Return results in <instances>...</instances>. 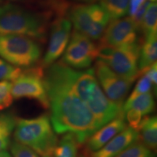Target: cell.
Here are the masks:
<instances>
[{
    "mask_svg": "<svg viewBox=\"0 0 157 157\" xmlns=\"http://www.w3.org/2000/svg\"><path fill=\"white\" fill-rule=\"evenodd\" d=\"M69 70V66L59 61L48 67L44 74L50 119L55 132L72 133L78 143L83 144L102 127L72 89Z\"/></svg>",
    "mask_w": 157,
    "mask_h": 157,
    "instance_id": "1",
    "label": "cell"
},
{
    "mask_svg": "<svg viewBox=\"0 0 157 157\" xmlns=\"http://www.w3.org/2000/svg\"><path fill=\"white\" fill-rule=\"evenodd\" d=\"M72 89L90 110L101 127L124 113L121 107L108 98L98 82L94 68L77 71L70 67Z\"/></svg>",
    "mask_w": 157,
    "mask_h": 157,
    "instance_id": "2",
    "label": "cell"
},
{
    "mask_svg": "<svg viewBox=\"0 0 157 157\" xmlns=\"http://www.w3.org/2000/svg\"><path fill=\"white\" fill-rule=\"evenodd\" d=\"M47 15L33 13L11 2L0 5V34H17L44 42L49 27Z\"/></svg>",
    "mask_w": 157,
    "mask_h": 157,
    "instance_id": "3",
    "label": "cell"
},
{
    "mask_svg": "<svg viewBox=\"0 0 157 157\" xmlns=\"http://www.w3.org/2000/svg\"><path fill=\"white\" fill-rule=\"evenodd\" d=\"M14 129L15 141L30 147L39 156L52 155L58 140L48 114L32 119L16 118Z\"/></svg>",
    "mask_w": 157,
    "mask_h": 157,
    "instance_id": "4",
    "label": "cell"
},
{
    "mask_svg": "<svg viewBox=\"0 0 157 157\" xmlns=\"http://www.w3.org/2000/svg\"><path fill=\"white\" fill-rule=\"evenodd\" d=\"M42 53V48L35 39L23 35L0 34V57L16 67L34 66Z\"/></svg>",
    "mask_w": 157,
    "mask_h": 157,
    "instance_id": "5",
    "label": "cell"
},
{
    "mask_svg": "<svg viewBox=\"0 0 157 157\" xmlns=\"http://www.w3.org/2000/svg\"><path fill=\"white\" fill-rule=\"evenodd\" d=\"M98 60L107 65L118 75L132 82L140 76L139 42L117 48L98 46Z\"/></svg>",
    "mask_w": 157,
    "mask_h": 157,
    "instance_id": "6",
    "label": "cell"
},
{
    "mask_svg": "<svg viewBox=\"0 0 157 157\" xmlns=\"http://www.w3.org/2000/svg\"><path fill=\"white\" fill-rule=\"evenodd\" d=\"M68 15L75 30L94 40L101 38L110 21L106 12L97 4L74 5Z\"/></svg>",
    "mask_w": 157,
    "mask_h": 157,
    "instance_id": "7",
    "label": "cell"
},
{
    "mask_svg": "<svg viewBox=\"0 0 157 157\" xmlns=\"http://www.w3.org/2000/svg\"><path fill=\"white\" fill-rule=\"evenodd\" d=\"M44 77V68L42 66H32L22 71L21 75L12 83L11 95L13 98L34 99L43 109H49L50 103Z\"/></svg>",
    "mask_w": 157,
    "mask_h": 157,
    "instance_id": "8",
    "label": "cell"
},
{
    "mask_svg": "<svg viewBox=\"0 0 157 157\" xmlns=\"http://www.w3.org/2000/svg\"><path fill=\"white\" fill-rule=\"evenodd\" d=\"M98 49L91 39L74 29L61 61L74 69L88 68L98 58Z\"/></svg>",
    "mask_w": 157,
    "mask_h": 157,
    "instance_id": "9",
    "label": "cell"
},
{
    "mask_svg": "<svg viewBox=\"0 0 157 157\" xmlns=\"http://www.w3.org/2000/svg\"><path fill=\"white\" fill-rule=\"evenodd\" d=\"M94 70L103 93L110 101L122 108L133 82L118 75L100 60L95 62Z\"/></svg>",
    "mask_w": 157,
    "mask_h": 157,
    "instance_id": "10",
    "label": "cell"
},
{
    "mask_svg": "<svg viewBox=\"0 0 157 157\" xmlns=\"http://www.w3.org/2000/svg\"><path fill=\"white\" fill-rule=\"evenodd\" d=\"M138 29V25L132 17L112 21L104 31L99 46L117 48L137 43Z\"/></svg>",
    "mask_w": 157,
    "mask_h": 157,
    "instance_id": "11",
    "label": "cell"
},
{
    "mask_svg": "<svg viewBox=\"0 0 157 157\" xmlns=\"http://www.w3.org/2000/svg\"><path fill=\"white\" fill-rule=\"evenodd\" d=\"M71 27L70 20L63 16H59L52 23L50 43L41 65L43 68L49 67L63 54L69 42Z\"/></svg>",
    "mask_w": 157,
    "mask_h": 157,
    "instance_id": "12",
    "label": "cell"
},
{
    "mask_svg": "<svg viewBox=\"0 0 157 157\" xmlns=\"http://www.w3.org/2000/svg\"><path fill=\"white\" fill-rule=\"evenodd\" d=\"M127 127L124 114L121 113L103 125L86 141V151L89 154L97 151Z\"/></svg>",
    "mask_w": 157,
    "mask_h": 157,
    "instance_id": "13",
    "label": "cell"
},
{
    "mask_svg": "<svg viewBox=\"0 0 157 157\" xmlns=\"http://www.w3.org/2000/svg\"><path fill=\"white\" fill-rule=\"evenodd\" d=\"M140 140L139 133L129 127L121 131L97 151L91 153L90 157H116L129 146Z\"/></svg>",
    "mask_w": 157,
    "mask_h": 157,
    "instance_id": "14",
    "label": "cell"
},
{
    "mask_svg": "<svg viewBox=\"0 0 157 157\" xmlns=\"http://www.w3.org/2000/svg\"><path fill=\"white\" fill-rule=\"evenodd\" d=\"M155 103L154 95L151 93L144 94H132L124 103L121 111L124 113L129 109L136 110L143 117L154 112Z\"/></svg>",
    "mask_w": 157,
    "mask_h": 157,
    "instance_id": "15",
    "label": "cell"
},
{
    "mask_svg": "<svg viewBox=\"0 0 157 157\" xmlns=\"http://www.w3.org/2000/svg\"><path fill=\"white\" fill-rule=\"evenodd\" d=\"M138 133L141 142L156 152L157 148V118L156 116H144L139 126Z\"/></svg>",
    "mask_w": 157,
    "mask_h": 157,
    "instance_id": "16",
    "label": "cell"
},
{
    "mask_svg": "<svg viewBox=\"0 0 157 157\" xmlns=\"http://www.w3.org/2000/svg\"><path fill=\"white\" fill-rule=\"evenodd\" d=\"M156 34L146 38L140 49L138 59V69L140 76L143 71L156 62L157 39Z\"/></svg>",
    "mask_w": 157,
    "mask_h": 157,
    "instance_id": "17",
    "label": "cell"
},
{
    "mask_svg": "<svg viewBox=\"0 0 157 157\" xmlns=\"http://www.w3.org/2000/svg\"><path fill=\"white\" fill-rule=\"evenodd\" d=\"M80 144L72 133H66L55 148L54 157H86L78 156Z\"/></svg>",
    "mask_w": 157,
    "mask_h": 157,
    "instance_id": "18",
    "label": "cell"
},
{
    "mask_svg": "<svg viewBox=\"0 0 157 157\" xmlns=\"http://www.w3.org/2000/svg\"><path fill=\"white\" fill-rule=\"evenodd\" d=\"M100 5L112 21L124 17L128 13L129 0H101Z\"/></svg>",
    "mask_w": 157,
    "mask_h": 157,
    "instance_id": "19",
    "label": "cell"
},
{
    "mask_svg": "<svg viewBox=\"0 0 157 157\" xmlns=\"http://www.w3.org/2000/svg\"><path fill=\"white\" fill-rule=\"evenodd\" d=\"M16 117L10 113L0 115V152L8 148L10 137L14 130Z\"/></svg>",
    "mask_w": 157,
    "mask_h": 157,
    "instance_id": "20",
    "label": "cell"
},
{
    "mask_svg": "<svg viewBox=\"0 0 157 157\" xmlns=\"http://www.w3.org/2000/svg\"><path fill=\"white\" fill-rule=\"evenodd\" d=\"M157 5L156 2H151L145 12L141 19L139 29H141L145 38L156 34Z\"/></svg>",
    "mask_w": 157,
    "mask_h": 157,
    "instance_id": "21",
    "label": "cell"
},
{
    "mask_svg": "<svg viewBox=\"0 0 157 157\" xmlns=\"http://www.w3.org/2000/svg\"><path fill=\"white\" fill-rule=\"evenodd\" d=\"M116 157H155L154 152L138 140L124 150Z\"/></svg>",
    "mask_w": 157,
    "mask_h": 157,
    "instance_id": "22",
    "label": "cell"
},
{
    "mask_svg": "<svg viewBox=\"0 0 157 157\" xmlns=\"http://www.w3.org/2000/svg\"><path fill=\"white\" fill-rule=\"evenodd\" d=\"M21 68L10 64L0 58V82L14 81L22 73Z\"/></svg>",
    "mask_w": 157,
    "mask_h": 157,
    "instance_id": "23",
    "label": "cell"
},
{
    "mask_svg": "<svg viewBox=\"0 0 157 157\" xmlns=\"http://www.w3.org/2000/svg\"><path fill=\"white\" fill-rule=\"evenodd\" d=\"M12 83L8 81L0 82V110L10 107L13 103V98L11 95Z\"/></svg>",
    "mask_w": 157,
    "mask_h": 157,
    "instance_id": "24",
    "label": "cell"
},
{
    "mask_svg": "<svg viewBox=\"0 0 157 157\" xmlns=\"http://www.w3.org/2000/svg\"><path fill=\"white\" fill-rule=\"evenodd\" d=\"M10 151L13 157H39V155L30 147L15 140L11 143Z\"/></svg>",
    "mask_w": 157,
    "mask_h": 157,
    "instance_id": "25",
    "label": "cell"
},
{
    "mask_svg": "<svg viewBox=\"0 0 157 157\" xmlns=\"http://www.w3.org/2000/svg\"><path fill=\"white\" fill-rule=\"evenodd\" d=\"M125 120L129 124V127L138 132V128L143 116L136 110L129 109L124 113Z\"/></svg>",
    "mask_w": 157,
    "mask_h": 157,
    "instance_id": "26",
    "label": "cell"
},
{
    "mask_svg": "<svg viewBox=\"0 0 157 157\" xmlns=\"http://www.w3.org/2000/svg\"><path fill=\"white\" fill-rule=\"evenodd\" d=\"M154 85L150 79L144 74H141V77L138 80L135 87L132 92V94H144L151 93Z\"/></svg>",
    "mask_w": 157,
    "mask_h": 157,
    "instance_id": "27",
    "label": "cell"
},
{
    "mask_svg": "<svg viewBox=\"0 0 157 157\" xmlns=\"http://www.w3.org/2000/svg\"><path fill=\"white\" fill-rule=\"evenodd\" d=\"M141 74H144L148 77L151 83L154 85L155 89H156V84H157V64L156 62L154 64L149 66L148 68H146L144 71H143ZM140 74V75H141Z\"/></svg>",
    "mask_w": 157,
    "mask_h": 157,
    "instance_id": "28",
    "label": "cell"
},
{
    "mask_svg": "<svg viewBox=\"0 0 157 157\" xmlns=\"http://www.w3.org/2000/svg\"><path fill=\"white\" fill-rule=\"evenodd\" d=\"M145 0H129V11L128 13L130 15V17H132L141 5L144 2Z\"/></svg>",
    "mask_w": 157,
    "mask_h": 157,
    "instance_id": "29",
    "label": "cell"
},
{
    "mask_svg": "<svg viewBox=\"0 0 157 157\" xmlns=\"http://www.w3.org/2000/svg\"><path fill=\"white\" fill-rule=\"evenodd\" d=\"M78 2H82L84 3H87V4H94L98 1H101V0H78Z\"/></svg>",
    "mask_w": 157,
    "mask_h": 157,
    "instance_id": "30",
    "label": "cell"
},
{
    "mask_svg": "<svg viewBox=\"0 0 157 157\" xmlns=\"http://www.w3.org/2000/svg\"><path fill=\"white\" fill-rule=\"evenodd\" d=\"M0 157H12V156L8 152H7L6 151H3L0 152Z\"/></svg>",
    "mask_w": 157,
    "mask_h": 157,
    "instance_id": "31",
    "label": "cell"
},
{
    "mask_svg": "<svg viewBox=\"0 0 157 157\" xmlns=\"http://www.w3.org/2000/svg\"><path fill=\"white\" fill-rule=\"evenodd\" d=\"M7 1H8V2L13 3V2H21L23 1V0H7Z\"/></svg>",
    "mask_w": 157,
    "mask_h": 157,
    "instance_id": "32",
    "label": "cell"
},
{
    "mask_svg": "<svg viewBox=\"0 0 157 157\" xmlns=\"http://www.w3.org/2000/svg\"><path fill=\"white\" fill-rule=\"evenodd\" d=\"M42 157H53L52 155H46V156H43Z\"/></svg>",
    "mask_w": 157,
    "mask_h": 157,
    "instance_id": "33",
    "label": "cell"
},
{
    "mask_svg": "<svg viewBox=\"0 0 157 157\" xmlns=\"http://www.w3.org/2000/svg\"><path fill=\"white\" fill-rule=\"evenodd\" d=\"M2 2H3V0H0V4L2 3Z\"/></svg>",
    "mask_w": 157,
    "mask_h": 157,
    "instance_id": "34",
    "label": "cell"
}]
</instances>
